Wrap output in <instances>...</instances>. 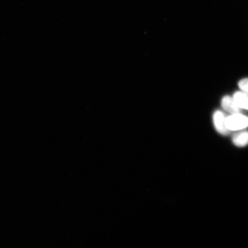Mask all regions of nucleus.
Instances as JSON below:
<instances>
[{
  "label": "nucleus",
  "instance_id": "obj_5",
  "mask_svg": "<svg viewBox=\"0 0 248 248\" xmlns=\"http://www.w3.org/2000/svg\"><path fill=\"white\" fill-rule=\"evenodd\" d=\"M232 142L237 147H243L248 144V132H242L235 135Z\"/></svg>",
  "mask_w": 248,
  "mask_h": 248
},
{
  "label": "nucleus",
  "instance_id": "obj_6",
  "mask_svg": "<svg viewBox=\"0 0 248 248\" xmlns=\"http://www.w3.org/2000/svg\"><path fill=\"white\" fill-rule=\"evenodd\" d=\"M238 86L242 92H244L248 95V78L241 79L238 83Z\"/></svg>",
  "mask_w": 248,
  "mask_h": 248
},
{
  "label": "nucleus",
  "instance_id": "obj_2",
  "mask_svg": "<svg viewBox=\"0 0 248 248\" xmlns=\"http://www.w3.org/2000/svg\"><path fill=\"white\" fill-rule=\"evenodd\" d=\"M226 119L224 114L221 111H216L213 115V122L217 131L222 135H227L229 130L226 125Z\"/></svg>",
  "mask_w": 248,
  "mask_h": 248
},
{
  "label": "nucleus",
  "instance_id": "obj_3",
  "mask_svg": "<svg viewBox=\"0 0 248 248\" xmlns=\"http://www.w3.org/2000/svg\"><path fill=\"white\" fill-rule=\"evenodd\" d=\"M223 108L232 114L240 113L241 108L238 106L233 97L225 96L221 101Z\"/></svg>",
  "mask_w": 248,
  "mask_h": 248
},
{
  "label": "nucleus",
  "instance_id": "obj_4",
  "mask_svg": "<svg viewBox=\"0 0 248 248\" xmlns=\"http://www.w3.org/2000/svg\"><path fill=\"white\" fill-rule=\"evenodd\" d=\"M232 97L238 107L248 110V95L246 93L243 92H237L234 93Z\"/></svg>",
  "mask_w": 248,
  "mask_h": 248
},
{
  "label": "nucleus",
  "instance_id": "obj_1",
  "mask_svg": "<svg viewBox=\"0 0 248 248\" xmlns=\"http://www.w3.org/2000/svg\"><path fill=\"white\" fill-rule=\"evenodd\" d=\"M226 125L229 131H239L248 127V117L240 113L232 114L226 118Z\"/></svg>",
  "mask_w": 248,
  "mask_h": 248
}]
</instances>
